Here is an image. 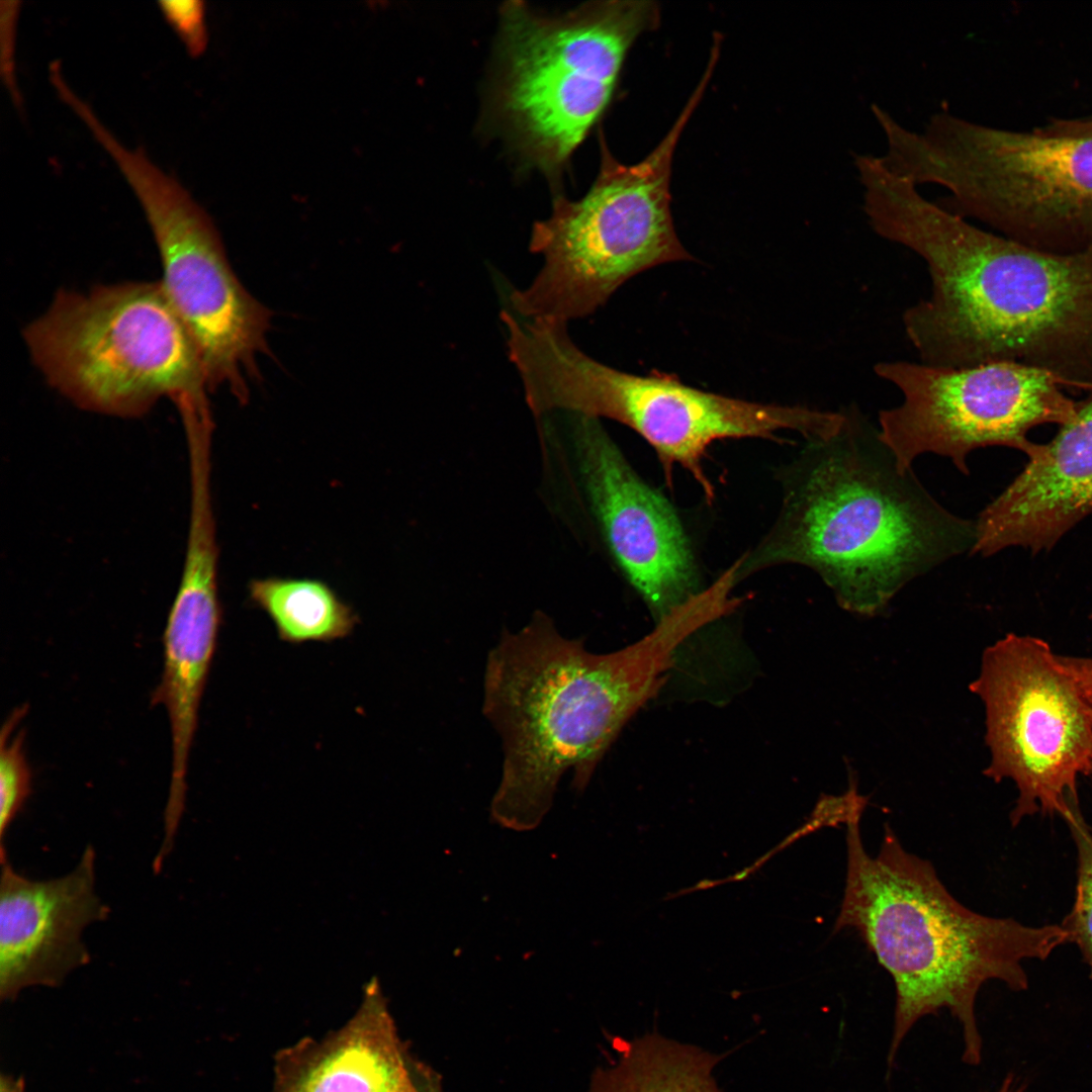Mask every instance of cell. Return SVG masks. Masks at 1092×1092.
I'll return each mask as SVG.
<instances>
[{
  "label": "cell",
  "instance_id": "cell-12",
  "mask_svg": "<svg viewBox=\"0 0 1092 1092\" xmlns=\"http://www.w3.org/2000/svg\"><path fill=\"white\" fill-rule=\"evenodd\" d=\"M874 371L902 395L898 405L879 413L878 430L904 470L925 453L948 457L967 475V457L978 448L1006 446L1029 455L1032 428L1061 426L1075 411L1076 401L1053 375L1013 362L954 368L891 360Z\"/></svg>",
  "mask_w": 1092,
  "mask_h": 1092
},
{
  "label": "cell",
  "instance_id": "cell-6",
  "mask_svg": "<svg viewBox=\"0 0 1092 1092\" xmlns=\"http://www.w3.org/2000/svg\"><path fill=\"white\" fill-rule=\"evenodd\" d=\"M901 173L949 195L941 207L1032 248L1072 254L1092 248V132L1061 119L1032 130L931 115L904 142Z\"/></svg>",
  "mask_w": 1092,
  "mask_h": 1092
},
{
  "label": "cell",
  "instance_id": "cell-22",
  "mask_svg": "<svg viewBox=\"0 0 1092 1092\" xmlns=\"http://www.w3.org/2000/svg\"><path fill=\"white\" fill-rule=\"evenodd\" d=\"M19 1H2L0 9V70L2 82L11 101L19 111L23 98L16 76V35L20 11Z\"/></svg>",
  "mask_w": 1092,
  "mask_h": 1092
},
{
  "label": "cell",
  "instance_id": "cell-18",
  "mask_svg": "<svg viewBox=\"0 0 1092 1092\" xmlns=\"http://www.w3.org/2000/svg\"><path fill=\"white\" fill-rule=\"evenodd\" d=\"M249 592L284 641H332L348 636L356 624L352 609L316 579L258 578L251 581Z\"/></svg>",
  "mask_w": 1092,
  "mask_h": 1092
},
{
  "label": "cell",
  "instance_id": "cell-19",
  "mask_svg": "<svg viewBox=\"0 0 1092 1092\" xmlns=\"http://www.w3.org/2000/svg\"><path fill=\"white\" fill-rule=\"evenodd\" d=\"M1068 825L1077 852V884L1071 911L1062 926L1069 942L1078 945L1092 978V826L1083 816L1079 801H1072L1062 817Z\"/></svg>",
  "mask_w": 1092,
  "mask_h": 1092
},
{
  "label": "cell",
  "instance_id": "cell-21",
  "mask_svg": "<svg viewBox=\"0 0 1092 1092\" xmlns=\"http://www.w3.org/2000/svg\"><path fill=\"white\" fill-rule=\"evenodd\" d=\"M158 9L192 58L203 55L208 44L206 9L200 0H160Z\"/></svg>",
  "mask_w": 1092,
  "mask_h": 1092
},
{
  "label": "cell",
  "instance_id": "cell-4",
  "mask_svg": "<svg viewBox=\"0 0 1092 1092\" xmlns=\"http://www.w3.org/2000/svg\"><path fill=\"white\" fill-rule=\"evenodd\" d=\"M929 276L943 365L1013 362L1092 388V248L1052 253L970 225L939 246Z\"/></svg>",
  "mask_w": 1092,
  "mask_h": 1092
},
{
  "label": "cell",
  "instance_id": "cell-26",
  "mask_svg": "<svg viewBox=\"0 0 1092 1092\" xmlns=\"http://www.w3.org/2000/svg\"><path fill=\"white\" fill-rule=\"evenodd\" d=\"M998 1092H1023L1022 1086H1016L1012 1076H1007Z\"/></svg>",
  "mask_w": 1092,
  "mask_h": 1092
},
{
  "label": "cell",
  "instance_id": "cell-25",
  "mask_svg": "<svg viewBox=\"0 0 1092 1092\" xmlns=\"http://www.w3.org/2000/svg\"><path fill=\"white\" fill-rule=\"evenodd\" d=\"M1063 122L1074 129L1092 132V115L1073 119H1062Z\"/></svg>",
  "mask_w": 1092,
  "mask_h": 1092
},
{
  "label": "cell",
  "instance_id": "cell-7",
  "mask_svg": "<svg viewBox=\"0 0 1092 1092\" xmlns=\"http://www.w3.org/2000/svg\"><path fill=\"white\" fill-rule=\"evenodd\" d=\"M23 340L48 383L81 408L139 417L168 397L180 416L210 410L198 348L160 281L59 290Z\"/></svg>",
  "mask_w": 1092,
  "mask_h": 1092
},
{
  "label": "cell",
  "instance_id": "cell-14",
  "mask_svg": "<svg viewBox=\"0 0 1092 1092\" xmlns=\"http://www.w3.org/2000/svg\"><path fill=\"white\" fill-rule=\"evenodd\" d=\"M0 860V997L10 1000L30 986L59 987L87 965L82 932L109 908L95 891L91 845L73 872L54 880H29Z\"/></svg>",
  "mask_w": 1092,
  "mask_h": 1092
},
{
  "label": "cell",
  "instance_id": "cell-3",
  "mask_svg": "<svg viewBox=\"0 0 1092 1092\" xmlns=\"http://www.w3.org/2000/svg\"><path fill=\"white\" fill-rule=\"evenodd\" d=\"M857 807L845 822L846 876L833 932L855 930L896 990L891 1065L902 1039L923 1016L946 1008L962 1025L964 1062L978 1065L982 1038L975 1016L981 987L998 980L1028 988L1023 963L1045 960L1069 933L1061 924L1027 926L974 912L941 883L932 863L902 846L889 825L877 855L864 849Z\"/></svg>",
  "mask_w": 1092,
  "mask_h": 1092
},
{
  "label": "cell",
  "instance_id": "cell-24",
  "mask_svg": "<svg viewBox=\"0 0 1092 1092\" xmlns=\"http://www.w3.org/2000/svg\"><path fill=\"white\" fill-rule=\"evenodd\" d=\"M0 1092H24L22 1078H14L10 1075H1Z\"/></svg>",
  "mask_w": 1092,
  "mask_h": 1092
},
{
  "label": "cell",
  "instance_id": "cell-15",
  "mask_svg": "<svg viewBox=\"0 0 1092 1092\" xmlns=\"http://www.w3.org/2000/svg\"><path fill=\"white\" fill-rule=\"evenodd\" d=\"M1011 483L979 514L972 554L1052 549L1092 514V388L1048 443L1034 445Z\"/></svg>",
  "mask_w": 1092,
  "mask_h": 1092
},
{
  "label": "cell",
  "instance_id": "cell-5",
  "mask_svg": "<svg viewBox=\"0 0 1092 1092\" xmlns=\"http://www.w3.org/2000/svg\"><path fill=\"white\" fill-rule=\"evenodd\" d=\"M508 353L536 416L572 413L617 421L655 451L666 479L680 466L714 497L703 466L713 442L774 438L784 430L805 439L826 438L844 421L843 412L767 404L705 391L660 373L636 375L608 366L580 350L567 323L536 318L510 332Z\"/></svg>",
  "mask_w": 1092,
  "mask_h": 1092
},
{
  "label": "cell",
  "instance_id": "cell-13",
  "mask_svg": "<svg viewBox=\"0 0 1092 1092\" xmlns=\"http://www.w3.org/2000/svg\"><path fill=\"white\" fill-rule=\"evenodd\" d=\"M565 414L579 477L607 548L659 622L704 590L680 519L635 471L599 419Z\"/></svg>",
  "mask_w": 1092,
  "mask_h": 1092
},
{
  "label": "cell",
  "instance_id": "cell-23",
  "mask_svg": "<svg viewBox=\"0 0 1092 1092\" xmlns=\"http://www.w3.org/2000/svg\"><path fill=\"white\" fill-rule=\"evenodd\" d=\"M1060 659L1074 676L1084 696L1092 703V657L1060 654Z\"/></svg>",
  "mask_w": 1092,
  "mask_h": 1092
},
{
  "label": "cell",
  "instance_id": "cell-1",
  "mask_svg": "<svg viewBox=\"0 0 1092 1092\" xmlns=\"http://www.w3.org/2000/svg\"><path fill=\"white\" fill-rule=\"evenodd\" d=\"M837 432L806 444L782 473L772 528L729 571L734 582L763 568L815 571L840 608L882 614L911 580L972 550L976 522L957 516L902 469L856 411Z\"/></svg>",
  "mask_w": 1092,
  "mask_h": 1092
},
{
  "label": "cell",
  "instance_id": "cell-2",
  "mask_svg": "<svg viewBox=\"0 0 1092 1092\" xmlns=\"http://www.w3.org/2000/svg\"><path fill=\"white\" fill-rule=\"evenodd\" d=\"M702 627L678 612L609 653L563 636L542 612L503 631L483 675L482 712L503 749L492 819L518 831L537 827L566 771L582 792L625 724L666 681L678 646Z\"/></svg>",
  "mask_w": 1092,
  "mask_h": 1092
},
{
  "label": "cell",
  "instance_id": "cell-11",
  "mask_svg": "<svg viewBox=\"0 0 1092 1092\" xmlns=\"http://www.w3.org/2000/svg\"><path fill=\"white\" fill-rule=\"evenodd\" d=\"M970 690L985 707L984 775L1017 789L1010 821L1063 817L1092 771V703L1043 639L1008 633L987 647Z\"/></svg>",
  "mask_w": 1092,
  "mask_h": 1092
},
{
  "label": "cell",
  "instance_id": "cell-9",
  "mask_svg": "<svg viewBox=\"0 0 1092 1092\" xmlns=\"http://www.w3.org/2000/svg\"><path fill=\"white\" fill-rule=\"evenodd\" d=\"M645 0L593 2L566 15L535 14L519 2L503 9L502 109L542 167L556 169L608 105L634 40L655 27Z\"/></svg>",
  "mask_w": 1092,
  "mask_h": 1092
},
{
  "label": "cell",
  "instance_id": "cell-27",
  "mask_svg": "<svg viewBox=\"0 0 1092 1092\" xmlns=\"http://www.w3.org/2000/svg\"><path fill=\"white\" fill-rule=\"evenodd\" d=\"M1091 776H1092V771H1091Z\"/></svg>",
  "mask_w": 1092,
  "mask_h": 1092
},
{
  "label": "cell",
  "instance_id": "cell-10",
  "mask_svg": "<svg viewBox=\"0 0 1092 1092\" xmlns=\"http://www.w3.org/2000/svg\"><path fill=\"white\" fill-rule=\"evenodd\" d=\"M94 140L136 197L159 250L162 287L192 336L209 389L226 388L241 402L269 352L272 312L241 284L205 209L142 147L127 148L107 127Z\"/></svg>",
  "mask_w": 1092,
  "mask_h": 1092
},
{
  "label": "cell",
  "instance_id": "cell-17",
  "mask_svg": "<svg viewBox=\"0 0 1092 1092\" xmlns=\"http://www.w3.org/2000/svg\"><path fill=\"white\" fill-rule=\"evenodd\" d=\"M720 1057L648 1033L623 1043L616 1062L597 1076L594 1092H721Z\"/></svg>",
  "mask_w": 1092,
  "mask_h": 1092
},
{
  "label": "cell",
  "instance_id": "cell-16",
  "mask_svg": "<svg viewBox=\"0 0 1092 1092\" xmlns=\"http://www.w3.org/2000/svg\"><path fill=\"white\" fill-rule=\"evenodd\" d=\"M273 1092H432L401 1041L377 979L340 1028L280 1050Z\"/></svg>",
  "mask_w": 1092,
  "mask_h": 1092
},
{
  "label": "cell",
  "instance_id": "cell-8",
  "mask_svg": "<svg viewBox=\"0 0 1092 1092\" xmlns=\"http://www.w3.org/2000/svg\"><path fill=\"white\" fill-rule=\"evenodd\" d=\"M699 86L672 127L642 161L617 162L604 148L601 170L579 200L558 196L535 222L530 251L543 265L511 293L513 312L568 323L604 305L627 280L655 266L692 260L674 230L669 183L676 144L697 107Z\"/></svg>",
  "mask_w": 1092,
  "mask_h": 1092
},
{
  "label": "cell",
  "instance_id": "cell-20",
  "mask_svg": "<svg viewBox=\"0 0 1092 1092\" xmlns=\"http://www.w3.org/2000/svg\"><path fill=\"white\" fill-rule=\"evenodd\" d=\"M17 709L1 731L0 749V857L6 855L4 835L31 793V771L23 750V732L9 739L15 724L25 713Z\"/></svg>",
  "mask_w": 1092,
  "mask_h": 1092
}]
</instances>
